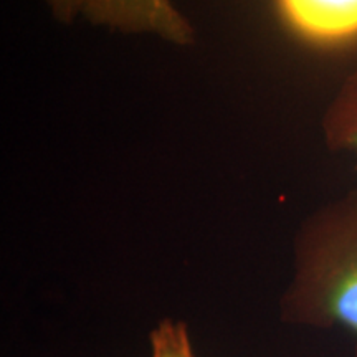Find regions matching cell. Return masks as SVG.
I'll return each mask as SVG.
<instances>
[{"label":"cell","instance_id":"6da1fadb","mask_svg":"<svg viewBox=\"0 0 357 357\" xmlns=\"http://www.w3.org/2000/svg\"><path fill=\"white\" fill-rule=\"evenodd\" d=\"M281 314L312 328L342 326L354 334L357 357V192L324 205L301 225Z\"/></svg>","mask_w":357,"mask_h":357},{"label":"cell","instance_id":"7a4b0ae2","mask_svg":"<svg viewBox=\"0 0 357 357\" xmlns=\"http://www.w3.org/2000/svg\"><path fill=\"white\" fill-rule=\"evenodd\" d=\"M89 24L129 35H155L178 47L195 42V29L172 0H84Z\"/></svg>","mask_w":357,"mask_h":357},{"label":"cell","instance_id":"3957f363","mask_svg":"<svg viewBox=\"0 0 357 357\" xmlns=\"http://www.w3.org/2000/svg\"><path fill=\"white\" fill-rule=\"evenodd\" d=\"M270 6L284 26L307 42L357 38V0H270Z\"/></svg>","mask_w":357,"mask_h":357},{"label":"cell","instance_id":"277c9868","mask_svg":"<svg viewBox=\"0 0 357 357\" xmlns=\"http://www.w3.org/2000/svg\"><path fill=\"white\" fill-rule=\"evenodd\" d=\"M323 136L329 149L357 154V71L347 75L323 114Z\"/></svg>","mask_w":357,"mask_h":357},{"label":"cell","instance_id":"5b68a950","mask_svg":"<svg viewBox=\"0 0 357 357\" xmlns=\"http://www.w3.org/2000/svg\"><path fill=\"white\" fill-rule=\"evenodd\" d=\"M151 357H194L184 323L166 319L151 333Z\"/></svg>","mask_w":357,"mask_h":357},{"label":"cell","instance_id":"8992f818","mask_svg":"<svg viewBox=\"0 0 357 357\" xmlns=\"http://www.w3.org/2000/svg\"><path fill=\"white\" fill-rule=\"evenodd\" d=\"M50 8L53 19L60 24H71L78 15H82L84 0H45Z\"/></svg>","mask_w":357,"mask_h":357}]
</instances>
